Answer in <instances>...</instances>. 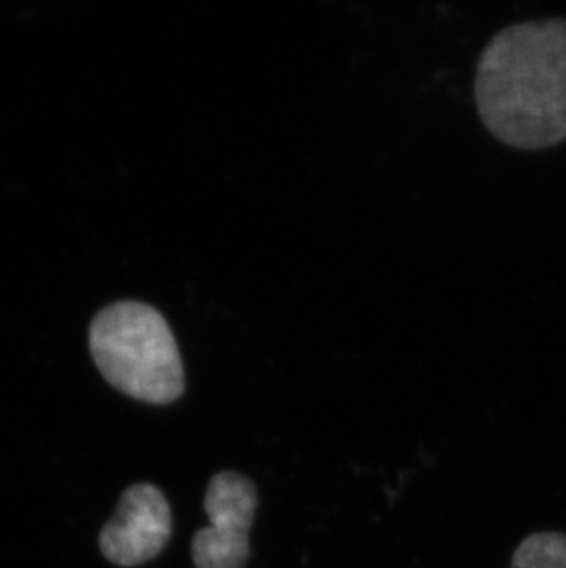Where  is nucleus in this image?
Here are the masks:
<instances>
[{
    "label": "nucleus",
    "mask_w": 566,
    "mask_h": 568,
    "mask_svg": "<svg viewBox=\"0 0 566 568\" xmlns=\"http://www.w3.org/2000/svg\"><path fill=\"white\" fill-rule=\"evenodd\" d=\"M512 568H566V536L539 531L526 537L513 554Z\"/></svg>",
    "instance_id": "39448f33"
},
{
    "label": "nucleus",
    "mask_w": 566,
    "mask_h": 568,
    "mask_svg": "<svg viewBox=\"0 0 566 568\" xmlns=\"http://www.w3.org/2000/svg\"><path fill=\"white\" fill-rule=\"evenodd\" d=\"M487 131L518 150L566 140V19L517 22L493 36L476 64Z\"/></svg>",
    "instance_id": "f257e3e1"
},
{
    "label": "nucleus",
    "mask_w": 566,
    "mask_h": 568,
    "mask_svg": "<svg viewBox=\"0 0 566 568\" xmlns=\"http://www.w3.org/2000/svg\"><path fill=\"white\" fill-rule=\"evenodd\" d=\"M92 359L109 385L125 396L170 405L184 394L175 335L155 307L118 302L91 324Z\"/></svg>",
    "instance_id": "f03ea898"
},
{
    "label": "nucleus",
    "mask_w": 566,
    "mask_h": 568,
    "mask_svg": "<svg viewBox=\"0 0 566 568\" xmlns=\"http://www.w3.org/2000/svg\"><path fill=\"white\" fill-rule=\"evenodd\" d=\"M171 508L155 484L123 491L113 517L100 534V550L118 567H139L161 556L171 539Z\"/></svg>",
    "instance_id": "20e7f679"
},
{
    "label": "nucleus",
    "mask_w": 566,
    "mask_h": 568,
    "mask_svg": "<svg viewBox=\"0 0 566 568\" xmlns=\"http://www.w3.org/2000/svg\"><path fill=\"white\" fill-rule=\"evenodd\" d=\"M256 508L257 489L251 478L235 471H221L210 478L204 495L210 525L201 528L192 541L195 568H245Z\"/></svg>",
    "instance_id": "7ed1b4c3"
}]
</instances>
